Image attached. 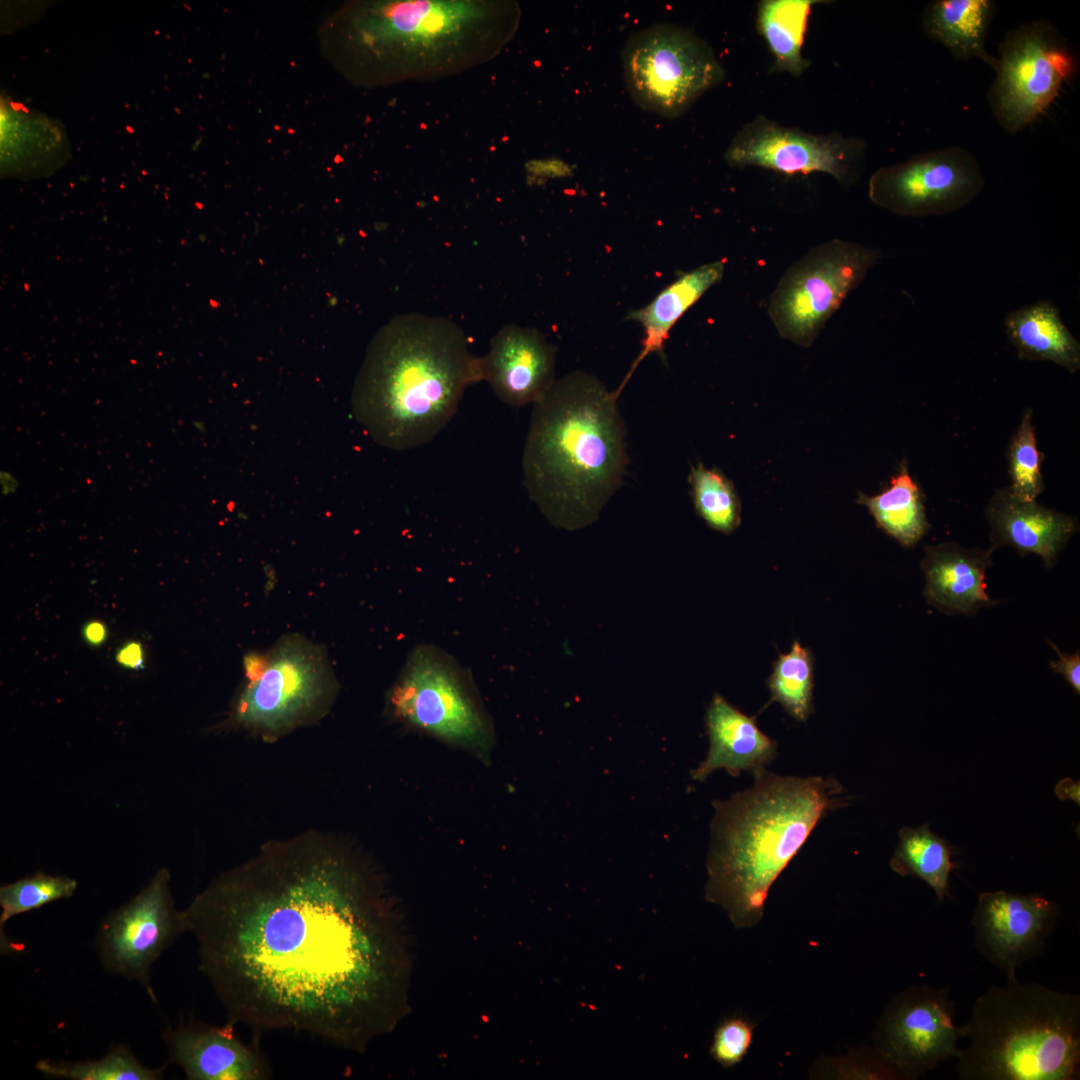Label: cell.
Wrapping results in <instances>:
<instances>
[{
	"mask_svg": "<svg viewBox=\"0 0 1080 1080\" xmlns=\"http://www.w3.org/2000/svg\"><path fill=\"white\" fill-rule=\"evenodd\" d=\"M227 1021L362 1051L407 1010L410 941L380 870L317 832L270 841L183 910Z\"/></svg>",
	"mask_w": 1080,
	"mask_h": 1080,
	"instance_id": "1",
	"label": "cell"
},
{
	"mask_svg": "<svg viewBox=\"0 0 1080 1080\" xmlns=\"http://www.w3.org/2000/svg\"><path fill=\"white\" fill-rule=\"evenodd\" d=\"M521 10L511 0L355 1L320 28L322 52L366 88L456 75L497 57Z\"/></svg>",
	"mask_w": 1080,
	"mask_h": 1080,
	"instance_id": "2",
	"label": "cell"
},
{
	"mask_svg": "<svg viewBox=\"0 0 1080 1080\" xmlns=\"http://www.w3.org/2000/svg\"><path fill=\"white\" fill-rule=\"evenodd\" d=\"M483 381L480 357L454 321L406 313L371 341L356 378L352 410L379 445L408 450L433 440L464 391Z\"/></svg>",
	"mask_w": 1080,
	"mask_h": 1080,
	"instance_id": "3",
	"label": "cell"
},
{
	"mask_svg": "<svg viewBox=\"0 0 1080 1080\" xmlns=\"http://www.w3.org/2000/svg\"><path fill=\"white\" fill-rule=\"evenodd\" d=\"M620 395L581 371L556 380L533 404L523 452L530 499L556 527L597 520L628 463Z\"/></svg>",
	"mask_w": 1080,
	"mask_h": 1080,
	"instance_id": "4",
	"label": "cell"
},
{
	"mask_svg": "<svg viewBox=\"0 0 1080 1080\" xmlns=\"http://www.w3.org/2000/svg\"><path fill=\"white\" fill-rule=\"evenodd\" d=\"M753 785L715 801L706 899L738 928L756 925L770 887L818 822L848 804L834 778L779 776L762 767Z\"/></svg>",
	"mask_w": 1080,
	"mask_h": 1080,
	"instance_id": "5",
	"label": "cell"
},
{
	"mask_svg": "<svg viewBox=\"0 0 1080 1080\" xmlns=\"http://www.w3.org/2000/svg\"><path fill=\"white\" fill-rule=\"evenodd\" d=\"M960 1080H1075L1080 1075V995L1040 983L990 985L963 1025Z\"/></svg>",
	"mask_w": 1080,
	"mask_h": 1080,
	"instance_id": "6",
	"label": "cell"
},
{
	"mask_svg": "<svg viewBox=\"0 0 1080 1080\" xmlns=\"http://www.w3.org/2000/svg\"><path fill=\"white\" fill-rule=\"evenodd\" d=\"M244 676L230 721L268 741L319 720L338 690L325 648L299 634L246 655Z\"/></svg>",
	"mask_w": 1080,
	"mask_h": 1080,
	"instance_id": "7",
	"label": "cell"
},
{
	"mask_svg": "<svg viewBox=\"0 0 1080 1080\" xmlns=\"http://www.w3.org/2000/svg\"><path fill=\"white\" fill-rule=\"evenodd\" d=\"M396 722L464 749L486 761L494 730L469 673L442 649L416 646L386 700Z\"/></svg>",
	"mask_w": 1080,
	"mask_h": 1080,
	"instance_id": "8",
	"label": "cell"
},
{
	"mask_svg": "<svg viewBox=\"0 0 1080 1080\" xmlns=\"http://www.w3.org/2000/svg\"><path fill=\"white\" fill-rule=\"evenodd\" d=\"M622 64L633 101L669 119L683 115L725 78L712 48L691 30L671 23L631 35L622 51Z\"/></svg>",
	"mask_w": 1080,
	"mask_h": 1080,
	"instance_id": "9",
	"label": "cell"
},
{
	"mask_svg": "<svg viewBox=\"0 0 1080 1080\" xmlns=\"http://www.w3.org/2000/svg\"><path fill=\"white\" fill-rule=\"evenodd\" d=\"M881 257L862 244L832 239L793 263L770 297L768 313L779 335L809 347Z\"/></svg>",
	"mask_w": 1080,
	"mask_h": 1080,
	"instance_id": "10",
	"label": "cell"
},
{
	"mask_svg": "<svg viewBox=\"0 0 1080 1080\" xmlns=\"http://www.w3.org/2000/svg\"><path fill=\"white\" fill-rule=\"evenodd\" d=\"M988 102L1000 126L1016 133L1035 122L1076 72V58L1057 29L1035 20L1010 30L999 45Z\"/></svg>",
	"mask_w": 1080,
	"mask_h": 1080,
	"instance_id": "11",
	"label": "cell"
},
{
	"mask_svg": "<svg viewBox=\"0 0 1080 1080\" xmlns=\"http://www.w3.org/2000/svg\"><path fill=\"white\" fill-rule=\"evenodd\" d=\"M171 875L160 868L132 899L112 911L95 938L99 959L107 972L138 982L157 1003L150 970L161 954L187 932L183 911L175 909Z\"/></svg>",
	"mask_w": 1080,
	"mask_h": 1080,
	"instance_id": "12",
	"label": "cell"
},
{
	"mask_svg": "<svg viewBox=\"0 0 1080 1080\" xmlns=\"http://www.w3.org/2000/svg\"><path fill=\"white\" fill-rule=\"evenodd\" d=\"M983 186L977 159L962 147H946L879 168L869 179L868 196L893 214L920 218L963 208Z\"/></svg>",
	"mask_w": 1080,
	"mask_h": 1080,
	"instance_id": "13",
	"label": "cell"
},
{
	"mask_svg": "<svg viewBox=\"0 0 1080 1080\" xmlns=\"http://www.w3.org/2000/svg\"><path fill=\"white\" fill-rule=\"evenodd\" d=\"M955 1012L948 987L910 985L885 1007L873 1033L875 1048L908 1080L923 1077L959 1055L964 1029L954 1024Z\"/></svg>",
	"mask_w": 1080,
	"mask_h": 1080,
	"instance_id": "14",
	"label": "cell"
},
{
	"mask_svg": "<svg viewBox=\"0 0 1080 1080\" xmlns=\"http://www.w3.org/2000/svg\"><path fill=\"white\" fill-rule=\"evenodd\" d=\"M866 142L838 132L812 134L758 115L733 137L724 154L731 167L769 169L786 175L821 172L841 183L858 180Z\"/></svg>",
	"mask_w": 1080,
	"mask_h": 1080,
	"instance_id": "15",
	"label": "cell"
},
{
	"mask_svg": "<svg viewBox=\"0 0 1080 1080\" xmlns=\"http://www.w3.org/2000/svg\"><path fill=\"white\" fill-rule=\"evenodd\" d=\"M1059 911L1056 902L1035 893L982 892L971 918L975 947L1015 981L1017 969L1045 950Z\"/></svg>",
	"mask_w": 1080,
	"mask_h": 1080,
	"instance_id": "16",
	"label": "cell"
},
{
	"mask_svg": "<svg viewBox=\"0 0 1080 1080\" xmlns=\"http://www.w3.org/2000/svg\"><path fill=\"white\" fill-rule=\"evenodd\" d=\"M163 1040L169 1062L189 1080H264L272 1075L258 1045L244 1043L228 1021L222 1026L182 1022L166 1029Z\"/></svg>",
	"mask_w": 1080,
	"mask_h": 1080,
	"instance_id": "17",
	"label": "cell"
},
{
	"mask_svg": "<svg viewBox=\"0 0 1080 1080\" xmlns=\"http://www.w3.org/2000/svg\"><path fill=\"white\" fill-rule=\"evenodd\" d=\"M480 361L483 380L510 406L536 403L556 381V349L534 328L503 326Z\"/></svg>",
	"mask_w": 1080,
	"mask_h": 1080,
	"instance_id": "18",
	"label": "cell"
},
{
	"mask_svg": "<svg viewBox=\"0 0 1080 1080\" xmlns=\"http://www.w3.org/2000/svg\"><path fill=\"white\" fill-rule=\"evenodd\" d=\"M993 550L967 549L957 543L926 546L921 566L927 603L948 615H974L996 605L985 583Z\"/></svg>",
	"mask_w": 1080,
	"mask_h": 1080,
	"instance_id": "19",
	"label": "cell"
},
{
	"mask_svg": "<svg viewBox=\"0 0 1080 1080\" xmlns=\"http://www.w3.org/2000/svg\"><path fill=\"white\" fill-rule=\"evenodd\" d=\"M993 548L1011 546L1020 554H1037L1044 565H1054L1058 554L1077 531L1074 518L999 490L987 506Z\"/></svg>",
	"mask_w": 1080,
	"mask_h": 1080,
	"instance_id": "20",
	"label": "cell"
},
{
	"mask_svg": "<svg viewBox=\"0 0 1080 1080\" xmlns=\"http://www.w3.org/2000/svg\"><path fill=\"white\" fill-rule=\"evenodd\" d=\"M705 720L710 745L705 760L691 772L694 780L703 781L718 769L733 777L743 771L753 773L776 757L777 743L758 728L754 717L735 708L722 695H714Z\"/></svg>",
	"mask_w": 1080,
	"mask_h": 1080,
	"instance_id": "21",
	"label": "cell"
},
{
	"mask_svg": "<svg viewBox=\"0 0 1080 1080\" xmlns=\"http://www.w3.org/2000/svg\"><path fill=\"white\" fill-rule=\"evenodd\" d=\"M724 271L723 260L701 265L679 276L645 307L629 312L625 319L640 323L644 337L642 350L616 389L619 395L646 356L656 353L665 359V343L672 327L709 288L722 279Z\"/></svg>",
	"mask_w": 1080,
	"mask_h": 1080,
	"instance_id": "22",
	"label": "cell"
},
{
	"mask_svg": "<svg viewBox=\"0 0 1080 1080\" xmlns=\"http://www.w3.org/2000/svg\"><path fill=\"white\" fill-rule=\"evenodd\" d=\"M1004 325L1020 359L1050 361L1070 373L1080 369V343L1051 301L1040 300L1010 311Z\"/></svg>",
	"mask_w": 1080,
	"mask_h": 1080,
	"instance_id": "23",
	"label": "cell"
},
{
	"mask_svg": "<svg viewBox=\"0 0 1080 1080\" xmlns=\"http://www.w3.org/2000/svg\"><path fill=\"white\" fill-rule=\"evenodd\" d=\"M991 0H935L923 11L925 34L941 43L954 59L977 58L995 70L997 58L986 49V36L994 14Z\"/></svg>",
	"mask_w": 1080,
	"mask_h": 1080,
	"instance_id": "24",
	"label": "cell"
},
{
	"mask_svg": "<svg viewBox=\"0 0 1080 1080\" xmlns=\"http://www.w3.org/2000/svg\"><path fill=\"white\" fill-rule=\"evenodd\" d=\"M825 1L762 0L756 27L774 57L773 70L801 76L811 65L802 53L812 8Z\"/></svg>",
	"mask_w": 1080,
	"mask_h": 1080,
	"instance_id": "25",
	"label": "cell"
},
{
	"mask_svg": "<svg viewBox=\"0 0 1080 1080\" xmlns=\"http://www.w3.org/2000/svg\"><path fill=\"white\" fill-rule=\"evenodd\" d=\"M856 502L866 506L877 526L902 546L913 547L929 530L923 496L905 463L888 488L874 496L860 493Z\"/></svg>",
	"mask_w": 1080,
	"mask_h": 1080,
	"instance_id": "26",
	"label": "cell"
},
{
	"mask_svg": "<svg viewBox=\"0 0 1080 1080\" xmlns=\"http://www.w3.org/2000/svg\"><path fill=\"white\" fill-rule=\"evenodd\" d=\"M951 854L948 842L933 833L927 824L903 827L890 866L902 876H914L926 882L938 901H942L949 896V877L955 867Z\"/></svg>",
	"mask_w": 1080,
	"mask_h": 1080,
	"instance_id": "27",
	"label": "cell"
},
{
	"mask_svg": "<svg viewBox=\"0 0 1080 1080\" xmlns=\"http://www.w3.org/2000/svg\"><path fill=\"white\" fill-rule=\"evenodd\" d=\"M78 883L74 878L36 872L0 887V948L11 953L15 946L8 940L4 927L9 919L39 909L51 902L73 896Z\"/></svg>",
	"mask_w": 1080,
	"mask_h": 1080,
	"instance_id": "28",
	"label": "cell"
},
{
	"mask_svg": "<svg viewBox=\"0 0 1080 1080\" xmlns=\"http://www.w3.org/2000/svg\"><path fill=\"white\" fill-rule=\"evenodd\" d=\"M36 1070L45 1077L66 1080H159L163 1078L165 1066L146 1067L128 1047L118 1044L98 1060L41 1059L36 1063Z\"/></svg>",
	"mask_w": 1080,
	"mask_h": 1080,
	"instance_id": "29",
	"label": "cell"
},
{
	"mask_svg": "<svg viewBox=\"0 0 1080 1080\" xmlns=\"http://www.w3.org/2000/svg\"><path fill=\"white\" fill-rule=\"evenodd\" d=\"M696 513L713 530L732 533L741 522V503L733 482L717 469L692 466L688 477Z\"/></svg>",
	"mask_w": 1080,
	"mask_h": 1080,
	"instance_id": "30",
	"label": "cell"
},
{
	"mask_svg": "<svg viewBox=\"0 0 1080 1080\" xmlns=\"http://www.w3.org/2000/svg\"><path fill=\"white\" fill-rule=\"evenodd\" d=\"M813 661L809 649L794 641L786 654L773 663L768 679L770 702L776 701L797 721H805L812 712Z\"/></svg>",
	"mask_w": 1080,
	"mask_h": 1080,
	"instance_id": "31",
	"label": "cell"
},
{
	"mask_svg": "<svg viewBox=\"0 0 1080 1080\" xmlns=\"http://www.w3.org/2000/svg\"><path fill=\"white\" fill-rule=\"evenodd\" d=\"M1007 459L1011 480L1009 491L1021 500L1036 501L1045 489L1040 468L1044 454L1037 448L1030 409L1024 413L1009 443Z\"/></svg>",
	"mask_w": 1080,
	"mask_h": 1080,
	"instance_id": "32",
	"label": "cell"
},
{
	"mask_svg": "<svg viewBox=\"0 0 1080 1080\" xmlns=\"http://www.w3.org/2000/svg\"><path fill=\"white\" fill-rule=\"evenodd\" d=\"M753 1037V1026L740 1017L723 1020L715 1030L711 1055L723 1067L739 1063L747 1053Z\"/></svg>",
	"mask_w": 1080,
	"mask_h": 1080,
	"instance_id": "33",
	"label": "cell"
},
{
	"mask_svg": "<svg viewBox=\"0 0 1080 1080\" xmlns=\"http://www.w3.org/2000/svg\"><path fill=\"white\" fill-rule=\"evenodd\" d=\"M1050 646L1058 655L1057 661H1051V669L1063 675L1066 682L1075 690L1077 694L1080 693V654L1079 651L1074 654H1065L1061 652L1058 647L1051 641Z\"/></svg>",
	"mask_w": 1080,
	"mask_h": 1080,
	"instance_id": "34",
	"label": "cell"
},
{
	"mask_svg": "<svg viewBox=\"0 0 1080 1080\" xmlns=\"http://www.w3.org/2000/svg\"><path fill=\"white\" fill-rule=\"evenodd\" d=\"M115 660L121 667L139 671L145 668L144 648L141 642L131 640L124 643L115 654Z\"/></svg>",
	"mask_w": 1080,
	"mask_h": 1080,
	"instance_id": "35",
	"label": "cell"
},
{
	"mask_svg": "<svg viewBox=\"0 0 1080 1080\" xmlns=\"http://www.w3.org/2000/svg\"><path fill=\"white\" fill-rule=\"evenodd\" d=\"M82 637L91 647L102 646L108 637V630L104 622L92 620L82 628Z\"/></svg>",
	"mask_w": 1080,
	"mask_h": 1080,
	"instance_id": "36",
	"label": "cell"
},
{
	"mask_svg": "<svg viewBox=\"0 0 1080 1080\" xmlns=\"http://www.w3.org/2000/svg\"><path fill=\"white\" fill-rule=\"evenodd\" d=\"M542 162H543L544 166L546 167V169L542 168L537 161H534L533 164L529 163L526 166L528 168V172L530 174L532 173V174L538 175V176L545 175L547 177L566 176V175H568L569 172H571L569 170V166L566 163L562 162V161L548 160V161H542Z\"/></svg>",
	"mask_w": 1080,
	"mask_h": 1080,
	"instance_id": "37",
	"label": "cell"
},
{
	"mask_svg": "<svg viewBox=\"0 0 1080 1080\" xmlns=\"http://www.w3.org/2000/svg\"><path fill=\"white\" fill-rule=\"evenodd\" d=\"M1056 795L1062 799H1071L1079 804V782H1074L1070 778H1064L1058 782L1055 787Z\"/></svg>",
	"mask_w": 1080,
	"mask_h": 1080,
	"instance_id": "38",
	"label": "cell"
},
{
	"mask_svg": "<svg viewBox=\"0 0 1080 1080\" xmlns=\"http://www.w3.org/2000/svg\"><path fill=\"white\" fill-rule=\"evenodd\" d=\"M19 487L18 479L9 471H0V488L3 496L14 494Z\"/></svg>",
	"mask_w": 1080,
	"mask_h": 1080,
	"instance_id": "39",
	"label": "cell"
},
{
	"mask_svg": "<svg viewBox=\"0 0 1080 1080\" xmlns=\"http://www.w3.org/2000/svg\"><path fill=\"white\" fill-rule=\"evenodd\" d=\"M194 423H195L194 425H195V426H196V427H197L198 429H200L201 431L203 430V423H202V422H194Z\"/></svg>",
	"mask_w": 1080,
	"mask_h": 1080,
	"instance_id": "40",
	"label": "cell"
}]
</instances>
